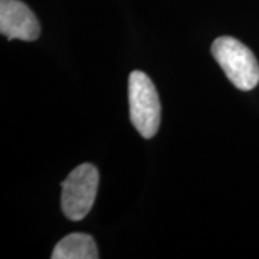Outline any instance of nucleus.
<instances>
[{
    "mask_svg": "<svg viewBox=\"0 0 259 259\" xmlns=\"http://www.w3.org/2000/svg\"><path fill=\"white\" fill-rule=\"evenodd\" d=\"M212 55L238 90L252 91L259 83V64L253 52L238 39L218 37L212 44Z\"/></svg>",
    "mask_w": 259,
    "mask_h": 259,
    "instance_id": "nucleus-1",
    "label": "nucleus"
},
{
    "mask_svg": "<svg viewBox=\"0 0 259 259\" xmlns=\"http://www.w3.org/2000/svg\"><path fill=\"white\" fill-rule=\"evenodd\" d=\"M130 120L141 137L157 134L161 120V105L153 81L141 71H133L128 78Z\"/></svg>",
    "mask_w": 259,
    "mask_h": 259,
    "instance_id": "nucleus-2",
    "label": "nucleus"
},
{
    "mask_svg": "<svg viewBox=\"0 0 259 259\" xmlns=\"http://www.w3.org/2000/svg\"><path fill=\"white\" fill-rule=\"evenodd\" d=\"M100 183L97 167L83 163L74 168L62 183L61 206L69 221H82L91 212Z\"/></svg>",
    "mask_w": 259,
    "mask_h": 259,
    "instance_id": "nucleus-3",
    "label": "nucleus"
},
{
    "mask_svg": "<svg viewBox=\"0 0 259 259\" xmlns=\"http://www.w3.org/2000/svg\"><path fill=\"white\" fill-rule=\"evenodd\" d=\"M0 32L9 40L32 42L40 35L35 13L20 0H0Z\"/></svg>",
    "mask_w": 259,
    "mask_h": 259,
    "instance_id": "nucleus-4",
    "label": "nucleus"
},
{
    "mask_svg": "<svg viewBox=\"0 0 259 259\" xmlns=\"http://www.w3.org/2000/svg\"><path fill=\"white\" fill-rule=\"evenodd\" d=\"M100 253L93 236L87 233H71L56 243L52 259H97Z\"/></svg>",
    "mask_w": 259,
    "mask_h": 259,
    "instance_id": "nucleus-5",
    "label": "nucleus"
}]
</instances>
